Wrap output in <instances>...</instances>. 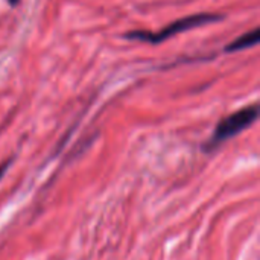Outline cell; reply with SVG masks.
Returning a JSON list of instances; mask_svg holds the SVG:
<instances>
[{
	"mask_svg": "<svg viewBox=\"0 0 260 260\" xmlns=\"http://www.w3.org/2000/svg\"><path fill=\"white\" fill-rule=\"evenodd\" d=\"M257 117H259L257 105H250V107H245V108H242V110H239L236 113H232L230 116L221 119L219 123L215 128L213 136L204 145V151L210 152L216 146H219L221 143H224L229 139L241 134L244 129L251 126L257 120Z\"/></svg>",
	"mask_w": 260,
	"mask_h": 260,
	"instance_id": "1",
	"label": "cell"
},
{
	"mask_svg": "<svg viewBox=\"0 0 260 260\" xmlns=\"http://www.w3.org/2000/svg\"><path fill=\"white\" fill-rule=\"evenodd\" d=\"M222 20V15H215V14H195V15H189L184 18H180L177 21H172L169 26H166L165 29L158 30V32H149V30H133L125 34L126 38L129 40H140V41H146V43H161L166 41L171 37H175L180 32L184 30H190L213 21H219Z\"/></svg>",
	"mask_w": 260,
	"mask_h": 260,
	"instance_id": "2",
	"label": "cell"
},
{
	"mask_svg": "<svg viewBox=\"0 0 260 260\" xmlns=\"http://www.w3.org/2000/svg\"><path fill=\"white\" fill-rule=\"evenodd\" d=\"M260 34L259 29L254 27L253 30L241 35L238 40H235L233 43H230L227 47H225V52H236V50H242V49H250L253 46H256L259 43Z\"/></svg>",
	"mask_w": 260,
	"mask_h": 260,
	"instance_id": "3",
	"label": "cell"
},
{
	"mask_svg": "<svg viewBox=\"0 0 260 260\" xmlns=\"http://www.w3.org/2000/svg\"><path fill=\"white\" fill-rule=\"evenodd\" d=\"M12 161H14V158H9V160H6V161H3V163L0 165V181H2V178L5 177V174L8 172V169L11 168V165H12Z\"/></svg>",
	"mask_w": 260,
	"mask_h": 260,
	"instance_id": "4",
	"label": "cell"
},
{
	"mask_svg": "<svg viewBox=\"0 0 260 260\" xmlns=\"http://www.w3.org/2000/svg\"><path fill=\"white\" fill-rule=\"evenodd\" d=\"M8 2H9V5L15 6V5H18V2H20V0H8Z\"/></svg>",
	"mask_w": 260,
	"mask_h": 260,
	"instance_id": "5",
	"label": "cell"
}]
</instances>
